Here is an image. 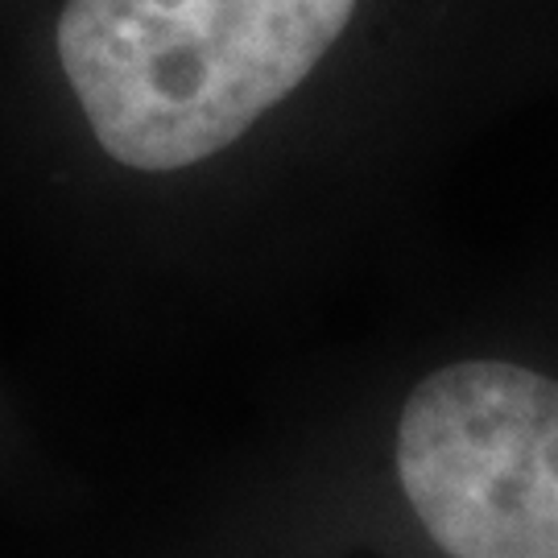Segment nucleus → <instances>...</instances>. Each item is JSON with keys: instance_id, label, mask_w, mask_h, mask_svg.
<instances>
[{"instance_id": "1", "label": "nucleus", "mask_w": 558, "mask_h": 558, "mask_svg": "<svg viewBox=\"0 0 558 558\" xmlns=\"http://www.w3.org/2000/svg\"><path fill=\"white\" fill-rule=\"evenodd\" d=\"M356 0H62L54 62L87 133L137 174H179L294 96Z\"/></svg>"}, {"instance_id": "2", "label": "nucleus", "mask_w": 558, "mask_h": 558, "mask_svg": "<svg viewBox=\"0 0 558 558\" xmlns=\"http://www.w3.org/2000/svg\"><path fill=\"white\" fill-rule=\"evenodd\" d=\"M398 484L447 558H558V380L459 360L414 385Z\"/></svg>"}]
</instances>
